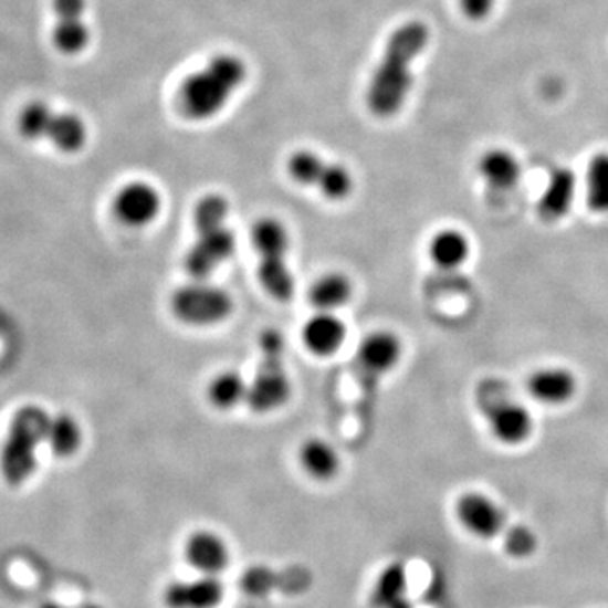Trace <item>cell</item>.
I'll return each mask as SVG.
<instances>
[{
	"instance_id": "cell-33",
	"label": "cell",
	"mask_w": 608,
	"mask_h": 608,
	"mask_svg": "<svg viewBox=\"0 0 608 608\" xmlns=\"http://www.w3.org/2000/svg\"><path fill=\"white\" fill-rule=\"evenodd\" d=\"M497 0H459V8L469 21L483 22L491 18Z\"/></svg>"
},
{
	"instance_id": "cell-29",
	"label": "cell",
	"mask_w": 608,
	"mask_h": 608,
	"mask_svg": "<svg viewBox=\"0 0 608 608\" xmlns=\"http://www.w3.org/2000/svg\"><path fill=\"white\" fill-rule=\"evenodd\" d=\"M92 40L88 24L83 18L57 19L53 28V44L65 54H78Z\"/></svg>"
},
{
	"instance_id": "cell-18",
	"label": "cell",
	"mask_w": 608,
	"mask_h": 608,
	"mask_svg": "<svg viewBox=\"0 0 608 608\" xmlns=\"http://www.w3.org/2000/svg\"><path fill=\"white\" fill-rule=\"evenodd\" d=\"M354 297V283L344 272H326L312 284L308 301L315 312L338 313Z\"/></svg>"
},
{
	"instance_id": "cell-6",
	"label": "cell",
	"mask_w": 608,
	"mask_h": 608,
	"mask_svg": "<svg viewBox=\"0 0 608 608\" xmlns=\"http://www.w3.org/2000/svg\"><path fill=\"white\" fill-rule=\"evenodd\" d=\"M237 239L229 226L222 229L197 232V239L185 254V271L191 280L207 281L217 269L232 259Z\"/></svg>"
},
{
	"instance_id": "cell-21",
	"label": "cell",
	"mask_w": 608,
	"mask_h": 608,
	"mask_svg": "<svg viewBox=\"0 0 608 608\" xmlns=\"http://www.w3.org/2000/svg\"><path fill=\"white\" fill-rule=\"evenodd\" d=\"M249 382L233 369L222 370L208 384V401L219 411H233L248 405Z\"/></svg>"
},
{
	"instance_id": "cell-13",
	"label": "cell",
	"mask_w": 608,
	"mask_h": 608,
	"mask_svg": "<svg viewBox=\"0 0 608 608\" xmlns=\"http://www.w3.org/2000/svg\"><path fill=\"white\" fill-rule=\"evenodd\" d=\"M226 597L219 576L201 575L193 580H176L165 588L168 608H217Z\"/></svg>"
},
{
	"instance_id": "cell-35",
	"label": "cell",
	"mask_w": 608,
	"mask_h": 608,
	"mask_svg": "<svg viewBox=\"0 0 608 608\" xmlns=\"http://www.w3.org/2000/svg\"><path fill=\"white\" fill-rule=\"evenodd\" d=\"M40 608H66V607H61V605L54 604V601H48V604L41 605Z\"/></svg>"
},
{
	"instance_id": "cell-1",
	"label": "cell",
	"mask_w": 608,
	"mask_h": 608,
	"mask_svg": "<svg viewBox=\"0 0 608 608\" xmlns=\"http://www.w3.org/2000/svg\"><path fill=\"white\" fill-rule=\"evenodd\" d=\"M430 25L412 19L389 36L382 60L367 88V107L379 118H392L405 108L415 86V61L430 44Z\"/></svg>"
},
{
	"instance_id": "cell-23",
	"label": "cell",
	"mask_w": 608,
	"mask_h": 608,
	"mask_svg": "<svg viewBox=\"0 0 608 608\" xmlns=\"http://www.w3.org/2000/svg\"><path fill=\"white\" fill-rule=\"evenodd\" d=\"M44 443L57 459H70L82 448V426L69 412L51 416Z\"/></svg>"
},
{
	"instance_id": "cell-5",
	"label": "cell",
	"mask_w": 608,
	"mask_h": 608,
	"mask_svg": "<svg viewBox=\"0 0 608 608\" xmlns=\"http://www.w3.org/2000/svg\"><path fill=\"white\" fill-rule=\"evenodd\" d=\"M169 308L178 322L195 328H208L232 316L233 297L219 284L193 280L171 294Z\"/></svg>"
},
{
	"instance_id": "cell-30",
	"label": "cell",
	"mask_w": 608,
	"mask_h": 608,
	"mask_svg": "<svg viewBox=\"0 0 608 608\" xmlns=\"http://www.w3.org/2000/svg\"><path fill=\"white\" fill-rule=\"evenodd\" d=\"M316 188L326 200L344 201L354 193L355 178L347 166L328 161Z\"/></svg>"
},
{
	"instance_id": "cell-7",
	"label": "cell",
	"mask_w": 608,
	"mask_h": 608,
	"mask_svg": "<svg viewBox=\"0 0 608 608\" xmlns=\"http://www.w3.org/2000/svg\"><path fill=\"white\" fill-rule=\"evenodd\" d=\"M454 517L476 539H494L507 530V515L495 499L483 492H465L454 502Z\"/></svg>"
},
{
	"instance_id": "cell-34",
	"label": "cell",
	"mask_w": 608,
	"mask_h": 608,
	"mask_svg": "<svg viewBox=\"0 0 608 608\" xmlns=\"http://www.w3.org/2000/svg\"><path fill=\"white\" fill-rule=\"evenodd\" d=\"M53 9L57 19L83 18L86 0H53Z\"/></svg>"
},
{
	"instance_id": "cell-4",
	"label": "cell",
	"mask_w": 608,
	"mask_h": 608,
	"mask_svg": "<svg viewBox=\"0 0 608 608\" xmlns=\"http://www.w3.org/2000/svg\"><path fill=\"white\" fill-rule=\"evenodd\" d=\"M262 360L249 382L248 406L258 415L284 408L293 396V384L284 365L286 338L277 329H265L261 342Z\"/></svg>"
},
{
	"instance_id": "cell-32",
	"label": "cell",
	"mask_w": 608,
	"mask_h": 608,
	"mask_svg": "<svg viewBox=\"0 0 608 608\" xmlns=\"http://www.w3.org/2000/svg\"><path fill=\"white\" fill-rule=\"evenodd\" d=\"M537 547H539V539L530 526L517 524L504 531V549L511 558H531L537 552Z\"/></svg>"
},
{
	"instance_id": "cell-24",
	"label": "cell",
	"mask_w": 608,
	"mask_h": 608,
	"mask_svg": "<svg viewBox=\"0 0 608 608\" xmlns=\"http://www.w3.org/2000/svg\"><path fill=\"white\" fill-rule=\"evenodd\" d=\"M585 201L595 216L608 217V153L591 156L585 171Z\"/></svg>"
},
{
	"instance_id": "cell-28",
	"label": "cell",
	"mask_w": 608,
	"mask_h": 608,
	"mask_svg": "<svg viewBox=\"0 0 608 608\" xmlns=\"http://www.w3.org/2000/svg\"><path fill=\"white\" fill-rule=\"evenodd\" d=\"M326 163L328 161L323 159L315 150H294L287 159V175L300 187L316 188L323 171H325Z\"/></svg>"
},
{
	"instance_id": "cell-15",
	"label": "cell",
	"mask_w": 608,
	"mask_h": 608,
	"mask_svg": "<svg viewBox=\"0 0 608 608\" xmlns=\"http://www.w3.org/2000/svg\"><path fill=\"white\" fill-rule=\"evenodd\" d=\"M182 555L201 575L219 576L230 563L229 544L213 531H197L185 543Z\"/></svg>"
},
{
	"instance_id": "cell-11",
	"label": "cell",
	"mask_w": 608,
	"mask_h": 608,
	"mask_svg": "<svg viewBox=\"0 0 608 608\" xmlns=\"http://www.w3.org/2000/svg\"><path fill=\"white\" fill-rule=\"evenodd\" d=\"M576 195L578 178L575 171L566 166H558L547 176L543 191L537 198V217L546 223L562 222L575 207Z\"/></svg>"
},
{
	"instance_id": "cell-27",
	"label": "cell",
	"mask_w": 608,
	"mask_h": 608,
	"mask_svg": "<svg viewBox=\"0 0 608 608\" xmlns=\"http://www.w3.org/2000/svg\"><path fill=\"white\" fill-rule=\"evenodd\" d=\"M230 203L223 195L208 193L198 200L193 210V226L197 232L222 229L229 226Z\"/></svg>"
},
{
	"instance_id": "cell-9",
	"label": "cell",
	"mask_w": 608,
	"mask_h": 608,
	"mask_svg": "<svg viewBox=\"0 0 608 608\" xmlns=\"http://www.w3.org/2000/svg\"><path fill=\"white\" fill-rule=\"evenodd\" d=\"M486 428L497 443L515 448L527 443L534 433V418L521 402H494L485 412Z\"/></svg>"
},
{
	"instance_id": "cell-8",
	"label": "cell",
	"mask_w": 608,
	"mask_h": 608,
	"mask_svg": "<svg viewBox=\"0 0 608 608\" xmlns=\"http://www.w3.org/2000/svg\"><path fill=\"white\" fill-rule=\"evenodd\" d=\"M161 211V193L155 185L143 179L127 182L114 198V213L118 222L134 229L153 226Z\"/></svg>"
},
{
	"instance_id": "cell-12",
	"label": "cell",
	"mask_w": 608,
	"mask_h": 608,
	"mask_svg": "<svg viewBox=\"0 0 608 608\" xmlns=\"http://www.w3.org/2000/svg\"><path fill=\"white\" fill-rule=\"evenodd\" d=\"M405 355L401 337L390 329H376L358 345L357 360L369 376L382 377L398 367Z\"/></svg>"
},
{
	"instance_id": "cell-2",
	"label": "cell",
	"mask_w": 608,
	"mask_h": 608,
	"mask_svg": "<svg viewBox=\"0 0 608 608\" xmlns=\"http://www.w3.org/2000/svg\"><path fill=\"white\" fill-rule=\"evenodd\" d=\"M249 70L242 57L220 53L203 69L182 82L178 94L179 111L195 122L210 120L229 105L237 90L248 80Z\"/></svg>"
},
{
	"instance_id": "cell-26",
	"label": "cell",
	"mask_w": 608,
	"mask_h": 608,
	"mask_svg": "<svg viewBox=\"0 0 608 608\" xmlns=\"http://www.w3.org/2000/svg\"><path fill=\"white\" fill-rule=\"evenodd\" d=\"M48 139L61 153L75 155L85 146L86 139H88V129L80 115L65 112V114H56L54 117Z\"/></svg>"
},
{
	"instance_id": "cell-20",
	"label": "cell",
	"mask_w": 608,
	"mask_h": 608,
	"mask_svg": "<svg viewBox=\"0 0 608 608\" xmlns=\"http://www.w3.org/2000/svg\"><path fill=\"white\" fill-rule=\"evenodd\" d=\"M251 242L259 259H287L291 233L276 217H262L252 226Z\"/></svg>"
},
{
	"instance_id": "cell-22",
	"label": "cell",
	"mask_w": 608,
	"mask_h": 608,
	"mask_svg": "<svg viewBox=\"0 0 608 608\" xmlns=\"http://www.w3.org/2000/svg\"><path fill=\"white\" fill-rule=\"evenodd\" d=\"M406 591H408V575L405 566L390 563L377 576L373 590V605L376 608H411L406 600Z\"/></svg>"
},
{
	"instance_id": "cell-14",
	"label": "cell",
	"mask_w": 608,
	"mask_h": 608,
	"mask_svg": "<svg viewBox=\"0 0 608 608\" xmlns=\"http://www.w3.org/2000/svg\"><path fill=\"white\" fill-rule=\"evenodd\" d=\"M304 347L316 357L337 355L347 342V325L338 313L316 312L301 332Z\"/></svg>"
},
{
	"instance_id": "cell-19",
	"label": "cell",
	"mask_w": 608,
	"mask_h": 608,
	"mask_svg": "<svg viewBox=\"0 0 608 608\" xmlns=\"http://www.w3.org/2000/svg\"><path fill=\"white\" fill-rule=\"evenodd\" d=\"M300 463L306 475L316 482H329L340 473L342 459L337 448L323 438H310L300 448Z\"/></svg>"
},
{
	"instance_id": "cell-16",
	"label": "cell",
	"mask_w": 608,
	"mask_h": 608,
	"mask_svg": "<svg viewBox=\"0 0 608 608\" xmlns=\"http://www.w3.org/2000/svg\"><path fill=\"white\" fill-rule=\"evenodd\" d=\"M480 179L489 190L509 193L523 181V165L520 158L505 147L486 149L476 163Z\"/></svg>"
},
{
	"instance_id": "cell-10",
	"label": "cell",
	"mask_w": 608,
	"mask_h": 608,
	"mask_svg": "<svg viewBox=\"0 0 608 608\" xmlns=\"http://www.w3.org/2000/svg\"><path fill=\"white\" fill-rule=\"evenodd\" d=\"M526 389L537 405L546 408H563L576 398L580 382L578 377L566 367L549 365L531 374L530 379L526 380Z\"/></svg>"
},
{
	"instance_id": "cell-3",
	"label": "cell",
	"mask_w": 608,
	"mask_h": 608,
	"mask_svg": "<svg viewBox=\"0 0 608 608\" xmlns=\"http://www.w3.org/2000/svg\"><path fill=\"white\" fill-rule=\"evenodd\" d=\"M51 416L40 406L19 409L0 451V473L12 486L22 485L38 467V450L46 441Z\"/></svg>"
},
{
	"instance_id": "cell-17",
	"label": "cell",
	"mask_w": 608,
	"mask_h": 608,
	"mask_svg": "<svg viewBox=\"0 0 608 608\" xmlns=\"http://www.w3.org/2000/svg\"><path fill=\"white\" fill-rule=\"evenodd\" d=\"M472 242L460 229H441L428 242V258L441 271H457L469 262Z\"/></svg>"
},
{
	"instance_id": "cell-25",
	"label": "cell",
	"mask_w": 608,
	"mask_h": 608,
	"mask_svg": "<svg viewBox=\"0 0 608 608\" xmlns=\"http://www.w3.org/2000/svg\"><path fill=\"white\" fill-rule=\"evenodd\" d=\"M258 277L265 293L277 301H290L296 290L287 259H259Z\"/></svg>"
},
{
	"instance_id": "cell-31",
	"label": "cell",
	"mask_w": 608,
	"mask_h": 608,
	"mask_svg": "<svg viewBox=\"0 0 608 608\" xmlns=\"http://www.w3.org/2000/svg\"><path fill=\"white\" fill-rule=\"evenodd\" d=\"M54 117L56 114L46 102H31L22 108L19 130L28 140L48 139Z\"/></svg>"
},
{
	"instance_id": "cell-36",
	"label": "cell",
	"mask_w": 608,
	"mask_h": 608,
	"mask_svg": "<svg viewBox=\"0 0 608 608\" xmlns=\"http://www.w3.org/2000/svg\"><path fill=\"white\" fill-rule=\"evenodd\" d=\"M80 608H101V607H97V605H94V604H86V605H83V607H80Z\"/></svg>"
}]
</instances>
